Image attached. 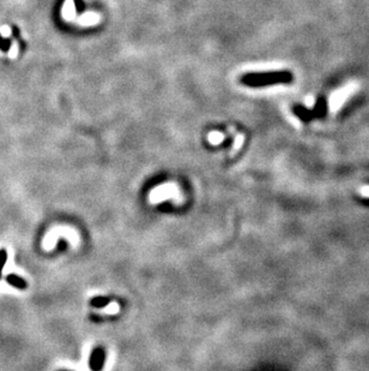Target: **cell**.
I'll list each match as a JSON object with an SVG mask.
<instances>
[{"label":"cell","instance_id":"cell-1","mask_svg":"<svg viewBox=\"0 0 369 371\" xmlns=\"http://www.w3.org/2000/svg\"><path fill=\"white\" fill-rule=\"evenodd\" d=\"M292 80L290 74L287 72H270V74H252L245 76L241 80L247 85H268L278 82H289Z\"/></svg>","mask_w":369,"mask_h":371},{"label":"cell","instance_id":"cell-2","mask_svg":"<svg viewBox=\"0 0 369 371\" xmlns=\"http://www.w3.org/2000/svg\"><path fill=\"white\" fill-rule=\"evenodd\" d=\"M357 85L355 84V83H351V84H347L345 87L335 91L330 98V108L332 109V111H338V109L343 106L344 102L355 93Z\"/></svg>","mask_w":369,"mask_h":371},{"label":"cell","instance_id":"cell-3","mask_svg":"<svg viewBox=\"0 0 369 371\" xmlns=\"http://www.w3.org/2000/svg\"><path fill=\"white\" fill-rule=\"evenodd\" d=\"M106 362V349L101 346H98L93 349L89 358V368L91 371H102Z\"/></svg>","mask_w":369,"mask_h":371},{"label":"cell","instance_id":"cell-4","mask_svg":"<svg viewBox=\"0 0 369 371\" xmlns=\"http://www.w3.org/2000/svg\"><path fill=\"white\" fill-rule=\"evenodd\" d=\"M99 20H101V16L98 13L88 12L80 16L77 20V23H79L80 26H94V24L98 23Z\"/></svg>","mask_w":369,"mask_h":371},{"label":"cell","instance_id":"cell-5","mask_svg":"<svg viewBox=\"0 0 369 371\" xmlns=\"http://www.w3.org/2000/svg\"><path fill=\"white\" fill-rule=\"evenodd\" d=\"M6 282L18 290H26V287H28L26 281L24 280L22 276L17 275V274H9V275H6Z\"/></svg>","mask_w":369,"mask_h":371},{"label":"cell","instance_id":"cell-6","mask_svg":"<svg viewBox=\"0 0 369 371\" xmlns=\"http://www.w3.org/2000/svg\"><path fill=\"white\" fill-rule=\"evenodd\" d=\"M63 16L65 20L72 21L76 17V7H74V0H66L63 6Z\"/></svg>","mask_w":369,"mask_h":371},{"label":"cell","instance_id":"cell-7","mask_svg":"<svg viewBox=\"0 0 369 371\" xmlns=\"http://www.w3.org/2000/svg\"><path fill=\"white\" fill-rule=\"evenodd\" d=\"M112 299L108 297H102V295H96V297L91 298L90 299V305L95 309H103L107 308L109 305Z\"/></svg>","mask_w":369,"mask_h":371},{"label":"cell","instance_id":"cell-8","mask_svg":"<svg viewBox=\"0 0 369 371\" xmlns=\"http://www.w3.org/2000/svg\"><path fill=\"white\" fill-rule=\"evenodd\" d=\"M223 138H224V136H223L221 132H218V131H214V132H211L209 135V141H210V143H212V144L221 143V142L223 141Z\"/></svg>","mask_w":369,"mask_h":371},{"label":"cell","instance_id":"cell-9","mask_svg":"<svg viewBox=\"0 0 369 371\" xmlns=\"http://www.w3.org/2000/svg\"><path fill=\"white\" fill-rule=\"evenodd\" d=\"M7 261V251L5 249L0 250V279H1V271L4 269Z\"/></svg>","mask_w":369,"mask_h":371},{"label":"cell","instance_id":"cell-10","mask_svg":"<svg viewBox=\"0 0 369 371\" xmlns=\"http://www.w3.org/2000/svg\"><path fill=\"white\" fill-rule=\"evenodd\" d=\"M18 52H20V46H18V42L13 41L11 48H10V51H9V58L16 59L18 55Z\"/></svg>","mask_w":369,"mask_h":371},{"label":"cell","instance_id":"cell-11","mask_svg":"<svg viewBox=\"0 0 369 371\" xmlns=\"http://www.w3.org/2000/svg\"><path fill=\"white\" fill-rule=\"evenodd\" d=\"M0 35L2 37H10L12 35V29L9 26H2L0 28Z\"/></svg>","mask_w":369,"mask_h":371},{"label":"cell","instance_id":"cell-12","mask_svg":"<svg viewBox=\"0 0 369 371\" xmlns=\"http://www.w3.org/2000/svg\"><path fill=\"white\" fill-rule=\"evenodd\" d=\"M358 193H360L362 197L369 198V185H366V186H361L360 189H358Z\"/></svg>","mask_w":369,"mask_h":371},{"label":"cell","instance_id":"cell-13","mask_svg":"<svg viewBox=\"0 0 369 371\" xmlns=\"http://www.w3.org/2000/svg\"><path fill=\"white\" fill-rule=\"evenodd\" d=\"M242 143H244V136L239 135L235 139V144H234V148H235V149H238V148L242 146Z\"/></svg>","mask_w":369,"mask_h":371},{"label":"cell","instance_id":"cell-14","mask_svg":"<svg viewBox=\"0 0 369 371\" xmlns=\"http://www.w3.org/2000/svg\"><path fill=\"white\" fill-rule=\"evenodd\" d=\"M60 371H69V370H60Z\"/></svg>","mask_w":369,"mask_h":371}]
</instances>
